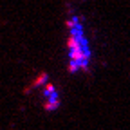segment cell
I'll list each match as a JSON object with an SVG mask.
<instances>
[{"instance_id":"obj_1","label":"cell","mask_w":130,"mask_h":130,"mask_svg":"<svg viewBox=\"0 0 130 130\" xmlns=\"http://www.w3.org/2000/svg\"><path fill=\"white\" fill-rule=\"evenodd\" d=\"M69 38H67V51H69V72L89 71L92 60V49L89 45V38L85 35L83 22L78 14H72L67 20Z\"/></svg>"},{"instance_id":"obj_2","label":"cell","mask_w":130,"mask_h":130,"mask_svg":"<svg viewBox=\"0 0 130 130\" xmlns=\"http://www.w3.org/2000/svg\"><path fill=\"white\" fill-rule=\"evenodd\" d=\"M43 107L49 112H53L60 107V94H58V90L53 83L43 85Z\"/></svg>"}]
</instances>
